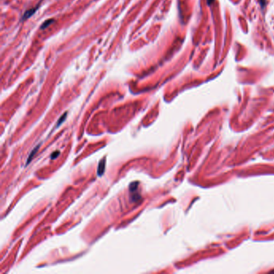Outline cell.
<instances>
[{
  "mask_svg": "<svg viewBox=\"0 0 274 274\" xmlns=\"http://www.w3.org/2000/svg\"><path fill=\"white\" fill-rule=\"evenodd\" d=\"M214 0H208V4H211L212 3Z\"/></svg>",
  "mask_w": 274,
  "mask_h": 274,
  "instance_id": "52a82bcc",
  "label": "cell"
},
{
  "mask_svg": "<svg viewBox=\"0 0 274 274\" xmlns=\"http://www.w3.org/2000/svg\"><path fill=\"white\" fill-rule=\"evenodd\" d=\"M38 149H39V146H37L35 148V149L33 150L32 151L31 154H30V155H29V157H28V159L27 164H28L29 163H30V162L32 161V158L34 157V155H35V154H36V151H37V150H38Z\"/></svg>",
  "mask_w": 274,
  "mask_h": 274,
  "instance_id": "3957f363",
  "label": "cell"
},
{
  "mask_svg": "<svg viewBox=\"0 0 274 274\" xmlns=\"http://www.w3.org/2000/svg\"><path fill=\"white\" fill-rule=\"evenodd\" d=\"M59 154H60V151H55L53 154L51 155V158H52V159H55Z\"/></svg>",
  "mask_w": 274,
  "mask_h": 274,
  "instance_id": "8992f818",
  "label": "cell"
},
{
  "mask_svg": "<svg viewBox=\"0 0 274 274\" xmlns=\"http://www.w3.org/2000/svg\"><path fill=\"white\" fill-rule=\"evenodd\" d=\"M66 117H67V113H65L63 115L61 118H60V120H59V122H58V123H57V125H56V126L58 127L59 126H60V124H62V123L64 122V121L65 120Z\"/></svg>",
  "mask_w": 274,
  "mask_h": 274,
  "instance_id": "5b68a950",
  "label": "cell"
},
{
  "mask_svg": "<svg viewBox=\"0 0 274 274\" xmlns=\"http://www.w3.org/2000/svg\"><path fill=\"white\" fill-rule=\"evenodd\" d=\"M105 158L102 159L98 166V170H97V174L99 176H101L105 172Z\"/></svg>",
  "mask_w": 274,
  "mask_h": 274,
  "instance_id": "6da1fadb",
  "label": "cell"
},
{
  "mask_svg": "<svg viewBox=\"0 0 274 274\" xmlns=\"http://www.w3.org/2000/svg\"><path fill=\"white\" fill-rule=\"evenodd\" d=\"M38 7L39 6H37L36 7H34V8H32L28 10V11H27L26 12L24 13V17H23V20H25V19H28V18L32 16V15H34V13L36 12L37 11V9H38Z\"/></svg>",
  "mask_w": 274,
  "mask_h": 274,
  "instance_id": "7a4b0ae2",
  "label": "cell"
},
{
  "mask_svg": "<svg viewBox=\"0 0 274 274\" xmlns=\"http://www.w3.org/2000/svg\"><path fill=\"white\" fill-rule=\"evenodd\" d=\"M52 22H53V19H48V20L45 21L44 23L43 24L41 25L40 28L41 29H44V28H48V26H49V25L51 24L52 23Z\"/></svg>",
  "mask_w": 274,
  "mask_h": 274,
  "instance_id": "277c9868",
  "label": "cell"
}]
</instances>
